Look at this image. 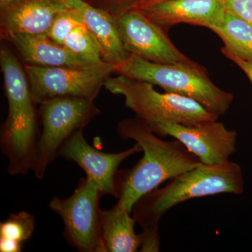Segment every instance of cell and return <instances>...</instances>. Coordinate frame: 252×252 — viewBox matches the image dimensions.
<instances>
[{
	"mask_svg": "<svg viewBox=\"0 0 252 252\" xmlns=\"http://www.w3.org/2000/svg\"><path fill=\"white\" fill-rule=\"evenodd\" d=\"M118 135L140 145L143 157L129 170L118 171L117 205L132 212L136 202L159 185L203 163L177 140L165 141L158 137L140 118L119 123Z\"/></svg>",
	"mask_w": 252,
	"mask_h": 252,
	"instance_id": "1",
	"label": "cell"
},
{
	"mask_svg": "<svg viewBox=\"0 0 252 252\" xmlns=\"http://www.w3.org/2000/svg\"><path fill=\"white\" fill-rule=\"evenodd\" d=\"M0 65L9 112L1 126L0 149L8 160L10 175L32 171L39 135L36 103L25 68L7 46L0 48Z\"/></svg>",
	"mask_w": 252,
	"mask_h": 252,
	"instance_id": "2",
	"label": "cell"
},
{
	"mask_svg": "<svg viewBox=\"0 0 252 252\" xmlns=\"http://www.w3.org/2000/svg\"><path fill=\"white\" fill-rule=\"evenodd\" d=\"M241 167L236 162L202 163L170 179L161 189L157 188L139 199L132 212L143 232L159 233V221L172 207L191 199L245 190Z\"/></svg>",
	"mask_w": 252,
	"mask_h": 252,
	"instance_id": "3",
	"label": "cell"
},
{
	"mask_svg": "<svg viewBox=\"0 0 252 252\" xmlns=\"http://www.w3.org/2000/svg\"><path fill=\"white\" fill-rule=\"evenodd\" d=\"M114 73L193 99L219 117L226 113L234 99L231 93L221 90L212 82L205 67L193 61L164 64L130 54L116 64Z\"/></svg>",
	"mask_w": 252,
	"mask_h": 252,
	"instance_id": "4",
	"label": "cell"
},
{
	"mask_svg": "<svg viewBox=\"0 0 252 252\" xmlns=\"http://www.w3.org/2000/svg\"><path fill=\"white\" fill-rule=\"evenodd\" d=\"M153 84L126 76L109 77L104 86L114 94H122L126 107L149 126L165 123L190 125L218 120L196 101L172 93L158 92Z\"/></svg>",
	"mask_w": 252,
	"mask_h": 252,
	"instance_id": "5",
	"label": "cell"
},
{
	"mask_svg": "<svg viewBox=\"0 0 252 252\" xmlns=\"http://www.w3.org/2000/svg\"><path fill=\"white\" fill-rule=\"evenodd\" d=\"M94 99L87 97H55L39 104L42 130L36 147L32 172L42 180L46 170L63 144L77 131L84 130L99 114Z\"/></svg>",
	"mask_w": 252,
	"mask_h": 252,
	"instance_id": "6",
	"label": "cell"
},
{
	"mask_svg": "<svg viewBox=\"0 0 252 252\" xmlns=\"http://www.w3.org/2000/svg\"><path fill=\"white\" fill-rule=\"evenodd\" d=\"M100 190L87 177L79 180L67 198L54 197L49 207L62 219L64 235L69 245L81 252H107L101 227Z\"/></svg>",
	"mask_w": 252,
	"mask_h": 252,
	"instance_id": "7",
	"label": "cell"
},
{
	"mask_svg": "<svg viewBox=\"0 0 252 252\" xmlns=\"http://www.w3.org/2000/svg\"><path fill=\"white\" fill-rule=\"evenodd\" d=\"M32 96L36 104L55 97L95 99L115 64L104 62L89 67H44L25 64Z\"/></svg>",
	"mask_w": 252,
	"mask_h": 252,
	"instance_id": "8",
	"label": "cell"
},
{
	"mask_svg": "<svg viewBox=\"0 0 252 252\" xmlns=\"http://www.w3.org/2000/svg\"><path fill=\"white\" fill-rule=\"evenodd\" d=\"M124 48L130 54L164 64L191 62L172 42L163 28L140 9H133L114 18Z\"/></svg>",
	"mask_w": 252,
	"mask_h": 252,
	"instance_id": "9",
	"label": "cell"
},
{
	"mask_svg": "<svg viewBox=\"0 0 252 252\" xmlns=\"http://www.w3.org/2000/svg\"><path fill=\"white\" fill-rule=\"evenodd\" d=\"M150 127L159 137L170 136L180 141L203 163L229 161L230 157L236 152L238 133L234 130H228L218 120L190 125L165 123Z\"/></svg>",
	"mask_w": 252,
	"mask_h": 252,
	"instance_id": "10",
	"label": "cell"
},
{
	"mask_svg": "<svg viewBox=\"0 0 252 252\" xmlns=\"http://www.w3.org/2000/svg\"><path fill=\"white\" fill-rule=\"evenodd\" d=\"M141 152L142 149L137 143L131 148L118 153L101 152L91 147L86 142L83 130H79L63 144L59 157L76 162L102 195H113L117 198L116 179L118 167L127 158Z\"/></svg>",
	"mask_w": 252,
	"mask_h": 252,
	"instance_id": "11",
	"label": "cell"
},
{
	"mask_svg": "<svg viewBox=\"0 0 252 252\" xmlns=\"http://www.w3.org/2000/svg\"><path fill=\"white\" fill-rule=\"evenodd\" d=\"M9 41L26 64L44 67H89L104 62L103 59L74 54L64 45L58 44L47 34L10 33L1 36Z\"/></svg>",
	"mask_w": 252,
	"mask_h": 252,
	"instance_id": "12",
	"label": "cell"
},
{
	"mask_svg": "<svg viewBox=\"0 0 252 252\" xmlns=\"http://www.w3.org/2000/svg\"><path fill=\"white\" fill-rule=\"evenodd\" d=\"M141 10L163 29L187 23L212 30L223 23L225 14L220 0H168Z\"/></svg>",
	"mask_w": 252,
	"mask_h": 252,
	"instance_id": "13",
	"label": "cell"
},
{
	"mask_svg": "<svg viewBox=\"0 0 252 252\" xmlns=\"http://www.w3.org/2000/svg\"><path fill=\"white\" fill-rule=\"evenodd\" d=\"M0 9L1 36L47 34L56 16L69 9L62 0H16Z\"/></svg>",
	"mask_w": 252,
	"mask_h": 252,
	"instance_id": "14",
	"label": "cell"
},
{
	"mask_svg": "<svg viewBox=\"0 0 252 252\" xmlns=\"http://www.w3.org/2000/svg\"><path fill=\"white\" fill-rule=\"evenodd\" d=\"M68 8L76 13L86 28L98 41L102 59L117 64L129 56L121 40L114 17L103 10L97 9L84 0H62Z\"/></svg>",
	"mask_w": 252,
	"mask_h": 252,
	"instance_id": "15",
	"label": "cell"
},
{
	"mask_svg": "<svg viewBox=\"0 0 252 252\" xmlns=\"http://www.w3.org/2000/svg\"><path fill=\"white\" fill-rule=\"evenodd\" d=\"M130 214L117 204L110 210H102L101 227L107 252L140 251L142 238L136 234V220Z\"/></svg>",
	"mask_w": 252,
	"mask_h": 252,
	"instance_id": "16",
	"label": "cell"
},
{
	"mask_svg": "<svg viewBox=\"0 0 252 252\" xmlns=\"http://www.w3.org/2000/svg\"><path fill=\"white\" fill-rule=\"evenodd\" d=\"M224 44L222 54L252 63V26L225 11L223 23L211 30Z\"/></svg>",
	"mask_w": 252,
	"mask_h": 252,
	"instance_id": "17",
	"label": "cell"
},
{
	"mask_svg": "<svg viewBox=\"0 0 252 252\" xmlns=\"http://www.w3.org/2000/svg\"><path fill=\"white\" fill-rule=\"evenodd\" d=\"M35 227L34 217L29 212L11 214L0 223V240H9L22 245L31 238Z\"/></svg>",
	"mask_w": 252,
	"mask_h": 252,
	"instance_id": "18",
	"label": "cell"
},
{
	"mask_svg": "<svg viewBox=\"0 0 252 252\" xmlns=\"http://www.w3.org/2000/svg\"><path fill=\"white\" fill-rule=\"evenodd\" d=\"M64 46L74 54L86 57L102 59V49L98 41L84 23L74 28L68 35Z\"/></svg>",
	"mask_w": 252,
	"mask_h": 252,
	"instance_id": "19",
	"label": "cell"
},
{
	"mask_svg": "<svg viewBox=\"0 0 252 252\" xmlns=\"http://www.w3.org/2000/svg\"><path fill=\"white\" fill-rule=\"evenodd\" d=\"M82 23H84L76 13L68 9L56 16L48 31L47 35L58 44L64 45V41L71 32Z\"/></svg>",
	"mask_w": 252,
	"mask_h": 252,
	"instance_id": "20",
	"label": "cell"
},
{
	"mask_svg": "<svg viewBox=\"0 0 252 252\" xmlns=\"http://www.w3.org/2000/svg\"><path fill=\"white\" fill-rule=\"evenodd\" d=\"M225 11L252 26V0H220Z\"/></svg>",
	"mask_w": 252,
	"mask_h": 252,
	"instance_id": "21",
	"label": "cell"
},
{
	"mask_svg": "<svg viewBox=\"0 0 252 252\" xmlns=\"http://www.w3.org/2000/svg\"><path fill=\"white\" fill-rule=\"evenodd\" d=\"M226 58L230 60L232 62L234 63L235 64H237L245 72V74H246L247 77L250 79V82L252 84V63L243 61V60L232 57V56H228V57Z\"/></svg>",
	"mask_w": 252,
	"mask_h": 252,
	"instance_id": "22",
	"label": "cell"
},
{
	"mask_svg": "<svg viewBox=\"0 0 252 252\" xmlns=\"http://www.w3.org/2000/svg\"><path fill=\"white\" fill-rule=\"evenodd\" d=\"M166 1H168V0H139L133 8L140 9H146V8L150 7L154 5Z\"/></svg>",
	"mask_w": 252,
	"mask_h": 252,
	"instance_id": "23",
	"label": "cell"
},
{
	"mask_svg": "<svg viewBox=\"0 0 252 252\" xmlns=\"http://www.w3.org/2000/svg\"><path fill=\"white\" fill-rule=\"evenodd\" d=\"M16 1V0H0V7L4 6V5L9 4L12 1Z\"/></svg>",
	"mask_w": 252,
	"mask_h": 252,
	"instance_id": "24",
	"label": "cell"
}]
</instances>
